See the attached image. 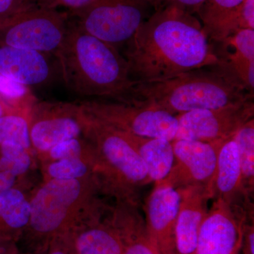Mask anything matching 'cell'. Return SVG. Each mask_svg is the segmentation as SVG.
I'll use <instances>...</instances> for the list:
<instances>
[{
  "mask_svg": "<svg viewBox=\"0 0 254 254\" xmlns=\"http://www.w3.org/2000/svg\"><path fill=\"white\" fill-rule=\"evenodd\" d=\"M99 177L50 180L30 195V220L26 231L48 241L72 233L90 220L100 219L105 210Z\"/></svg>",
  "mask_w": 254,
  "mask_h": 254,
  "instance_id": "277c9868",
  "label": "cell"
},
{
  "mask_svg": "<svg viewBox=\"0 0 254 254\" xmlns=\"http://www.w3.org/2000/svg\"><path fill=\"white\" fill-rule=\"evenodd\" d=\"M47 254H77L73 245L72 233L50 241Z\"/></svg>",
  "mask_w": 254,
  "mask_h": 254,
  "instance_id": "f546056e",
  "label": "cell"
},
{
  "mask_svg": "<svg viewBox=\"0 0 254 254\" xmlns=\"http://www.w3.org/2000/svg\"><path fill=\"white\" fill-rule=\"evenodd\" d=\"M37 158L43 164L66 158L96 159L97 155L88 140L78 137L62 142Z\"/></svg>",
  "mask_w": 254,
  "mask_h": 254,
  "instance_id": "cb8c5ba5",
  "label": "cell"
},
{
  "mask_svg": "<svg viewBox=\"0 0 254 254\" xmlns=\"http://www.w3.org/2000/svg\"><path fill=\"white\" fill-rule=\"evenodd\" d=\"M254 98L215 109L195 110L177 115L174 140L212 142L233 138L254 119ZM173 140V141H174Z\"/></svg>",
  "mask_w": 254,
  "mask_h": 254,
  "instance_id": "30bf717a",
  "label": "cell"
},
{
  "mask_svg": "<svg viewBox=\"0 0 254 254\" xmlns=\"http://www.w3.org/2000/svg\"><path fill=\"white\" fill-rule=\"evenodd\" d=\"M14 242H0V254H18Z\"/></svg>",
  "mask_w": 254,
  "mask_h": 254,
  "instance_id": "1f68e13d",
  "label": "cell"
},
{
  "mask_svg": "<svg viewBox=\"0 0 254 254\" xmlns=\"http://www.w3.org/2000/svg\"><path fill=\"white\" fill-rule=\"evenodd\" d=\"M30 196L22 187L0 191V242H14L30 220Z\"/></svg>",
  "mask_w": 254,
  "mask_h": 254,
  "instance_id": "ac0fdd59",
  "label": "cell"
},
{
  "mask_svg": "<svg viewBox=\"0 0 254 254\" xmlns=\"http://www.w3.org/2000/svg\"><path fill=\"white\" fill-rule=\"evenodd\" d=\"M180 205L175 227V245L180 254H195L198 233L208 213L210 199L206 187L188 186L177 189Z\"/></svg>",
  "mask_w": 254,
  "mask_h": 254,
  "instance_id": "2e32d148",
  "label": "cell"
},
{
  "mask_svg": "<svg viewBox=\"0 0 254 254\" xmlns=\"http://www.w3.org/2000/svg\"><path fill=\"white\" fill-rule=\"evenodd\" d=\"M246 219L225 202L214 200L198 233L195 254H234Z\"/></svg>",
  "mask_w": 254,
  "mask_h": 254,
  "instance_id": "5bb4252c",
  "label": "cell"
},
{
  "mask_svg": "<svg viewBox=\"0 0 254 254\" xmlns=\"http://www.w3.org/2000/svg\"><path fill=\"white\" fill-rule=\"evenodd\" d=\"M180 205L176 189L163 182L155 183L145 205V230L150 245L158 252L173 254L175 227Z\"/></svg>",
  "mask_w": 254,
  "mask_h": 254,
  "instance_id": "7c38bea8",
  "label": "cell"
},
{
  "mask_svg": "<svg viewBox=\"0 0 254 254\" xmlns=\"http://www.w3.org/2000/svg\"><path fill=\"white\" fill-rule=\"evenodd\" d=\"M0 98L16 109L31 108L37 100L29 87L0 74Z\"/></svg>",
  "mask_w": 254,
  "mask_h": 254,
  "instance_id": "d4e9b609",
  "label": "cell"
},
{
  "mask_svg": "<svg viewBox=\"0 0 254 254\" xmlns=\"http://www.w3.org/2000/svg\"><path fill=\"white\" fill-rule=\"evenodd\" d=\"M148 2L150 6H154L155 9H158V8L163 6V3H165V0H144Z\"/></svg>",
  "mask_w": 254,
  "mask_h": 254,
  "instance_id": "836d02e7",
  "label": "cell"
},
{
  "mask_svg": "<svg viewBox=\"0 0 254 254\" xmlns=\"http://www.w3.org/2000/svg\"><path fill=\"white\" fill-rule=\"evenodd\" d=\"M233 138L238 150L242 185L246 193L252 196L254 189V119L245 124Z\"/></svg>",
  "mask_w": 254,
  "mask_h": 254,
  "instance_id": "7402d4cb",
  "label": "cell"
},
{
  "mask_svg": "<svg viewBox=\"0 0 254 254\" xmlns=\"http://www.w3.org/2000/svg\"><path fill=\"white\" fill-rule=\"evenodd\" d=\"M43 181L98 176L97 158H66L41 164ZM100 179V178H99Z\"/></svg>",
  "mask_w": 254,
  "mask_h": 254,
  "instance_id": "44dd1931",
  "label": "cell"
},
{
  "mask_svg": "<svg viewBox=\"0 0 254 254\" xmlns=\"http://www.w3.org/2000/svg\"><path fill=\"white\" fill-rule=\"evenodd\" d=\"M31 110H19L0 118V145L12 143L33 151L29 131Z\"/></svg>",
  "mask_w": 254,
  "mask_h": 254,
  "instance_id": "603a6c76",
  "label": "cell"
},
{
  "mask_svg": "<svg viewBox=\"0 0 254 254\" xmlns=\"http://www.w3.org/2000/svg\"><path fill=\"white\" fill-rule=\"evenodd\" d=\"M52 56L0 43V74L29 88L46 84L58 69Z\"/></svg>",
  "mask_w": 254,
  "mask_h": 254,
  "instance_id": "9a60e30c",
  "label": "cell"
},
{
  "mask_svg": "<svg viewBox=\"0 0 254 254\" xmlns=\"http://www.w3.org/2000/svg\"><path fill=\"white\" fill-rule=\"evenodd\" d=\"M36 5L34 0H0V18L19 14Z\"/></svg>",
  "mask_w": 254,
  "mask_h": 254,
  "instance_id": "f1b7e54d",
  "label": "cell"
},
{
  "mask_svg": "<svg viewBox=\"0 0 254 254\" xmlns=\"http://www.w3.org/2000/svg\"><path fill=\"white\" fill-rule=\"evenodd\" d=\"M122 132L143 160L151 182L163 181L173 166V141Z\"/></svg>",
  "mask_w": 254,
  "mask_h": 254,
  "instance_id": "d6986e66",
  "label": "cell"
},
{
  "mask_svg": "<svg viewBox=\"0 0 254 254\" xmlns=\"http://www.w3.org/2000/svg\"><path fill=\"white\" fill-rule=\"evenodd\" d=\"M208 194L210 199L225 202L234 211L242 213L254 211L251 196L246 193L242 185L238 150L233 138L224 140L220 144Z\"/></svg>",
  "mask_w": 254,
  "mask_h": 254,
  "instance_id": "4fadbf2b",
  "label": "cell"
},
{
  "mask_svg": "<svg viewBox=\"0 0 254 254\" xmlns=\"http://www.w3.org/2000/svg\"><path fill=\"white\" fill-rule=\"evenodd\" d=\"M21 180L11 164L0 152V191L21 187Z\"/></svg>",
  "mask_w": 254,
  "mask_h": 254,
  "instance_id": "4316f807",
  "label": "cell"
},
{
  "mask_svg": "<svg viewBox=\"0 0 254 254\" xmlns=\"http://www.w3.org/2000/svg\"><path fill=\"white\" fill-rule=\"evenodd\" d=\"M83 136L96 152L97 170L105 195L138 205V190L152 182L143 160L123 132L85 113Z\"/></svg>",
  "mask_w": 254,
  "mask_h": 254,
  "instance_id": "5b68a950",
  "label": "cell"
},
{
  "mask_svg": "<svg viewBox=\"0 0 254 254\" xmlns=\"http://www.w3.org/2000/svg\"><path fill=\"white\" fill-rule=\"evenodd\" d=\"M79 104L87 115L120 131L170 141L175 139L177 117L166 112L111 100L92 99Z\"/></svg>",
  "mask_w": 254,
  "mask_h": 254,
  "instance_id": "ba28073f",
  "label": "cell"
},
{
  "mask_svg": "<svg viewBox=\"0 0 254 254\" xmlns=\"http://www.w3.org/2000/svg\"><path fill=\"white\" fill-rule=\"evenodd\" d=\"M84 121L79 103L37 100L30 115V140L35 156L62 142L83 136Z\"/></svg>",
  "mask_w": 254,
  "mask_h": 254,
  "instance_id": "9c48e42d",
  "label": "cell"
},
{
  "mask_svg": "<svg viewBox=\"0 0 254 254\" xmlns=\"http://www.w3.org/2000/svg\"><path fill=\"white\" fill-rule=\"evenodd\" d=\"M54 57L65 86L78 96L125 102L136 82L120 50L74 21Z\"/></svg>",
  "mask_w": 254,
  "mask_h": 254,
  "instance_id": "7a4b0ae2",
  "label": "cell"
},
{
  "mask_svg": "<svg viewBox=\"0 0 254 254\" xmlns=\"http://www.w3.org/2000/svg\"><path fill=\"white\" fill-rule=\"evenodd\" d=\"M150 6L144 0H95L70 15L82 31L120 50L149 17Z\"/></svg>",
  "mask_w": 254,
  "mask_h": 254,
  "instance_id": "8992f818",
  "label": "cell"
},
{
  "mask_svg": "<svg viewBox=\"0 0 254 254\" xmlns=\"http://www.w3.org/2000/svg\"><path fill=\"white\" fill-rule=\"evenodd\" d=\"M245 0H205L196 14L210 41L220 43L230 36L237 9Z\"/></svg>",
  "mask_w": 254,
  "mask_h": 254,
  "instance_id": "ffe728a7",
  "label": "cell"
},
{
  "mask_svg": "<svg viewBox=\"0 0 254 254\" xmlns=\"http://www.w3.org/2000/svg\"><path fill=\"white\" fill-rule=\"evenodd\" d=\"M125 48L130 76L138 82L168 79L220 63L200 20L171 4L145 19Z\"/></svg>",
  "mask_w": 254,
  "mask_h": 254,
  "instance_id": "6da1fadb",
  "label": "cell"
},
{
  "mask_svg": "<svg viewBox=\"0 0 254 254\" xmlns=\"http://www.w3.org/2000/svg\"><path fill=\"white\" fill-rule=\"evenodd\" d=\"M69 12L36 6L0 18V43L54 55L69 29Z\"/></svg>",
  "mask_w": 254,
  "mask_h": 254,
  "instance_id": "52a82bcc",
  "label": "cell"
},
{
  "mask_svg": "<svg viewBox=\"0 0 254 254\" xmlns=\"http://www.w3.org/2000/svg\"><path fill=\"white\" fill-rule=\"evenodd\" d=\"M241 29L254 30V0H245L235 13L230 35Z\"/></svg>",
  "mask_w": 254,
  "mask_h": 254,
  "instance_id": "484cf974",
  "label": "cell"
},
{
  "mask_svg": "<svg viewBox=\"0 0 254 254\" xmlns=\"http://www.w3.org/2000/svg\"><path fill=\"white\" fill-rule=\"evenodd\" d=\"M222 142L174 140L173 168L168 176L159 182L176 190L198 185L206 187L208 192L215 175L218 150Z\"/></svg>",
  "mask_w": 254,
  "mask_h": 254,
  "instance_id": "8fae6325",
  "label": "cell"
},
{
  "mask_svg": "<svg viewBox=\"0 0 254 254\" xmlns=\"http://www.w3.org/2000/svg\"><path fill=\"white\" fill-rule=\"evenodd\" d=\"M26 109H30V108H26ZM26 109H16V108H11V106L6 104V103H5L4 101H3V100L0 98V118L4 116L5 115H7V114L15 113V112L19 111V110Z\"/></svg>",
  "mask_w": 254,
  "mask_h": 254,
  "instance_id": "d6a6232c",
  "label": "cell"
},
{
  "mask_svg": "<svg viewBox=\"0 0 254 254\" xmlns=\"http://www.w3.org/2000/svg\"><path fill=\"white\" fill-rule=\"evenodd\" d=\"M34 1H35V0H34ZM35 3H36V2H35Z\"/></svg>",
  "mask_w": 254,
  "mask_h": 254,
  "instance_id": "e575fe53",
  "label": "cell"
},
{
  "mask_svg": "<svg viewBox=\"0 0 254 254\" xmlns=\"http://www.w3.org/2000/svg\"><path fill=\"white\" fill-rule=\"evenodd\" d=\"M205 0H165V4H171L190 14H197Z\"/></svg>",
  "mask_w": 254,
  "mask_h": 254,
  "instance_id": "4dcf8cb0",
  "label": "cell"
},
{
  "mask_svg": "<svg viewBox=\"0 0 254 254\" xmlns=\"http://www.w3.org/2000/svg\"><path fill=\"white\" fill-rule=\"evenodd\" d=\"M254 98L220 62L162 81H136L126 101L177 115L195 110L215 109Z\"/></svg>",
  "mask_w": 254,
  "mask_h": 254,
  "instance_id": "3957f363",
  "label": "cell"
},
{
  "mask_svg": "<svg viewBox=\"0 0 254 254\" xmlns=\"http://www.w3.org/2000/svg\"><path fill=\"white\" fill-rule=\"evenodd\" d=\"M95 0H35L37 6L46 9H68L70 13L84 9Z\"/></svg>",
  "mask_w": 254,
  "mask_h": 254,
  "instance_id": "83f0119b",
  "label": "cell"
},
{
  "mask_svg": "<svg viewBox=\"0 0 254 254\" xmlns=\"http://www.w3.org/2000/svg\"><path fill=\"white\" fill-rule=\"evenodd\" d=\"M72 237L77 254H124L123 239L110 220H90L76 229Z\"/></svg>",
  "mask_w": 254,
  "mask_h": 254,
  "instance_id": "e0dca14e",
  "label": "cell"
}]
</instances>
